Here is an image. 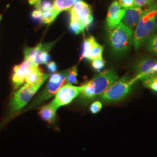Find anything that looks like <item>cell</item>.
Wrapping results in <instances>:
<instances>
[{"mask_svg": "<svg viewBox=\"0 0 157 157\" xmlns=\"http://www.w3.org/2000/svg\"><path fill=\"white\" fill-rule=\"evenodd\" d=\"M72 15L83 23L87 29L93 22V16L91 6L83 0H78L70 10Z\"/></svg>", "mask_w": 157, "mask_h": 157, "instance_id": "ba28073f", "label": "cell"}, {"mask_svg": "<svg viewBox=\"0 0 157 157\" xmlns=\"http://www.w3.org/2000/svg\"><path fill=\"white\" fill-rule=\"evenodd\" d=\"M133 30L122 22L113 30H108V41L112 54L119 56L126 54L133 44Z\"/></svg>", "mask_w": 157, "mask_h": 157, "instance_id": "7a4b0ae2", "label": "cell"}, {"mask_svg": "<svg viewBox=\"0 0 157 157\" xmlns=\"http://www.w3.org/2000/svg\"><path fill=\"white\" fill-rule=\"evenodd\" d=\"M59 14L52 8L50 10L47 11H43L42 15V22L45 24H48L54 21L57 16Z\"/></svg>", "mask_w": 157, "mask_h": 157, "instance_id": "ac0fdd59", "label": "cell"}, {"mask_svg": "<svg viewBox=\"0 0 157 157\" xmlns=\"http://www.w3.org/2000/svg\"><path fill=\"white\" fill-rule=\"evenodd\" d=\"M118 3L124 9L135 7L134 0H118Z\"/></svg>", "mask_w": 157, "mask_h": 157, "instance_id": "603a6c76", "label": "cell"}, {"mask_svg": "<svg viewBox=\"0 0 157 157\" xmlns=\"http://www.w3.org/2000/svg\"><path fill=\"white\" fill-rule=\"evenodd\" d=\"M49 76L50 74L44 73L39 66H35L26 76L25 82L31 84L44 83Z\"/></svg>", "mask_w": 157, "mask_h": 157, "instance_id": "4fadbf2b", "label": "cell"}, {"mask_svg": "<svg viewBox=\"0 0 157 157\" xmlns=\"http://www.w3.org/2000/svg\"><path fill=\"white\" fill-rule=\"evenodd\" d=\"M102 107V105L101 101H95L93 102L90 105V112L93 114H96L101 111Z\"/></svg>", "mask_w": 157, "mask_h": 157, "instance_id": "44dd1931", "label": "cell"}, {"mask_svg": "<svg viewBox=\"0 0 157 157\" xmlns=\"http://www.w3.org/2000/svg\"><path fill=\"white\" fill-rule=\"evenodd\" d=\"M137 79L124 76L111 84L107 90L98 97L104 103H112L122 101L131 93L133 86Z\"/></svg>", "mask_w": 157, "mask_h": 157, "instance_id": "277c9868", "label": "cell"}, {"mask_svg": "<svg viewBox=\"0 0 157 157\" xmlns=\"http://www.w3.org/2000/svg\"><path fill=\"white\" fill-rule=\"evenodd\" d=\"M121 8L118 1H113L109 6L106 18V25L108 30H113L121 22L124 14V9Z\"/></svg>", "mask_w": 157, "mask_h": 157, "instance_id": "8fae6325", "label": "cell"}, {"mask_svg": "<svg viewBox=\"0 0 157 157\" xmlns=\"http://www.w3.org/2000/svg\"><path fill=\"white\" fill-rule=\"evenodd\" d=\"M91 66L97 72H100L102 70L105 65V61L101 58H97L91 61Z\"/></svg>", "mask_w": 157, "mask_h": 157, "instance_id": "ffe728a7", "label": "cell"}, {"mask_svg": "<svg viewBox=\"0 0 157 157\" xmlns=\"http://www.w3.org/2000/svg\"><path fill=\"white\" fill-rule=\"evenodd\" d=\"M157 13V0H155L148 9L144 10V13L136 27L133 40L135 50H138L154 34V18Z\"/></svg>", "mask_w": 157, "mask_h": 157, "instance_id": "3957f363", "label": "cell"}, {"mask_svg": "<svg viewBox=\"0 0 157 157\" xmlns=\"http://www.w3.org/2000/svg\"><path fill=\"white\" fill-rule=\"evenodd\" d=\"M1 19V16H0V19Z\"/></svg>", "mask_w": 157, "mask_h": 157, "instance_id": "f1b7e54d", "label": "cell"}, {"mask_svg": "<svg viewBox=\"0 0 157 157\" xmlns=\"http://www.w3.org/2000/svg\"><path fill=\"white\" fill-rule=\"evenodd\" d=\"M82 86H75L72 84H65L58 90L55 98L50 102L51 105L56 110L59 107L67 105L80 94Z\"/></svg>", "mask_w": 157, "mask_h": 157, "instance_id": "8992f818", "label": "cell"}, {"mask_svg": "<svg viewBox=\"0 0 157 157\" xmlns=\"http://www.w3.org/2000/svg\"><path fill=\"white\" fill-rule=\"evenodd\" d=\"M78 0H54L53 8L59 14L61 12L70 10Z\"/></svg>", "mask_w": 157, "mask_h": 157, "instance_id": "9a60e30c", "label": "cell"}, {"mask_svg": "<svg viewBox=\"0 0 157 157\" xmlns=\"http://www.w3.org/2000/svg\"><path fill=\"white\" fill-rule=\"evenodd\" d=\"M53 8V2L50 0H44L41 3L40 8L43 11H47L50 10Z\"/></svg>", "mask_w": 157, "mask_h": 157, "instance_id": "cb8c5ba5", "label": "cell"}, {"mask_svg": "<svg viewBox=\"0 0 157 157\" xmlns=\"http://www.w3.org/2000/svg\"><path fill=\"white\" fill-rule=\"evenodd\" d=\"M30 5L34 6L36 8H39L41 6V0H28Z\"/></svg>", "mask_w": 157, "mask_h": 157, "instance_id": "4316f807", "label": "cell"}, {"mask_svg": "<svg viewBox=\"0 0 157 157\" xmlns=\"http://www.w3.org/2000/svg\"><path fill=\"white\" fill-rule=\"evenodd\" d=\"M35 66L28 59H24L21 63L15 65L13 69L12 75V84L13 89H17L25 82V78Z\"/></svg>", "mask_w": 157, "mask_h": 157, "instance_id": "9c48e42d", "label": "cell"}, {"mask_svg": "<svg viewBox=\"0 0 157 157\" xmlns=\"http://www.w3.org/2000/svg\"><path fill=\"white\" fill-rule=\"evenodd\" d=\"M146 49L157 58V34H153L147 40Z\"/></svg>", "mask_w": 157, "mask_h": 157, "instance_id": "e0dca14e", "label": "cell"}, {"mask_svg": "<svg viewBox=\"0 0 157 157\" xmlns=\"http://www.w3.org/2000/svg\"><path fill=\"white\" fill-rule=\"evenodd\" d=\"M56 109L52 107L50 103L40 108L39 115L43 121L48 124H52L56 120Z\"/></svg>", "mask_w": 157, "mask_h": 157, "instance_id": "5bb4252c", "label": "cell"}, {"mask_svg": "<svg viewBox=\"0 0 157 157\" xmlns=\"http://www.w3.org/2000/svg\"><path fill=\"white\" fill-rule=\"evenodd\" d=\"M67 73L68 69L51 75L49 81L44 89L36 96L27 109L38 106L44 101L50 99L52 97L56 95V92L65 83Z\"/></svg>", "mask_w": 157, "mask_h": 157, "instance_id": "5b68a950", "label": "cell"}, {"mask_svg": "<svg viewBox=\"0 0 157 157\" xmlns=\"http://www.w3.org/2000/svg\"><path fill=\"white\" fill-rule=\"evenodd\" d=\"M157 33V13L154 18V34Z\"/></svg>", "mask_w": 157, "mask_h": 157, "instance_id": "83f0119b", "label": "cell"}, {"mask_svg": "<svg viewBox=\"0 0 157 157\" xmlns=\"http://www.w3.org/2000/svg\"><path fill=\"white\" fill-rule=\"evenodd\" d=\"M77 76H78V69L76 66H74L73 67L68 69V73H67L66 80L69 84H76L78 83Z\"/></svg>", "mask_w": 157, "mask_h": 157, "instance_id": "d6986e66", "label": "cell"}, {"mask_svg": "<svg viewBox=\"0 0 157 157\" xmlns=\"http://www.w3.org/2000/svg\"><path fill=\"white\" fill-rule=\"evenodd\" d=\"M82 53L80 60L83 58L93 61L97 58H102L104 48L98 44L94 37L89 36L85 39L82 46Z\"/></svg>", "mask_w": 157, "mask_h": 157, "instance_id": "30bf717a", "label": "cell"}, {"mask_svg": "<svg viewBox=\"0 0 157 157\" xmlns=\"http://www.w3.org/2000/svg\"><path fill=\"white\" fill-rule=\"evenodd\" d=\"M69 27L73 33L76 34L83 32L86 29V26L83 23L72 15H70Z\"/></svg>", "mask_w": 157, "mask_h": 157, "instance_id": "2e32d148", "label": "cell"}, {"mask_svg": "<svg viewBox=\"0 0 157 157\" xmlns=\"http://www.w3.org/2000/svg\"><path fill=\"white\" fill-rule=\"evenodd\" d=\"M47 67L48 71L51 73L56 72L57 70V65L55 62H48L47 63Z\"/></svg>", "mask_w": 157, "mask_h": 157, "instance_id": "484cf974", "label": "cell"}, {"mask_svg": "<svg viewBox=\"0 0 157 157\" xmlns=\"http://www.w3.org/2000/svg\"><path fill=\"white\" fill-rule=\"evenodd\" d=\"M117 73L114 70H106L97 73L95 76L82 86L80 100L85 105L98 98L118 79Z\"/></svg>", "mask_w": 157, "mask_h": 157, "instance_id": "6da1fadb", "label": "cell"}, {"mask_svg": "<svg viewBox=\"0 0 157 157\" xmlns=\"http://www.w3.org/2000/svg\"><path fill=\"white\" fill-rule=\"evenodd\" d=\"M42 15H43V11L41 9L39 8H36V10H34L33 12L32 13V17L36 21H41L42 19Z\"/></svg>", "mask_w": 157, "mask_h": 157, "instance_id": "d4e9b609", "label": "cell"}, {"mask_svg": "<svg viewBox=\"0 0 157 157\" xmlns=\"http://www.w3.org/2000/svg\"><path fill=\"white\" fill-rule=\"evenodd\" d=\"M144 10L139 7H133L124 9V14L121 22L129 28L135 29L139 22Z\"/></svg>", "mask_w": 157, "mask_h": 157, "instance_id": "7c38bea8", "label": "cell"}, {"mask_svg": "<svg viewBox=\"0 0 157 157\" xmlns=\"http://www.w3.org/2000/svg\"><path fill=\"white\" fill-rule=\"evenodd\" d=\"M134 70L137 80L157 75V60L150 56L144 57L136 62Z\"/></svg>", "mask_w": 157, "mask_h": 157, "instance_id": "52a82bcc", "label": "cell"}, {"mask_svg": "<svg viewBox=\"0 0 157 157\" xmlns=\"http://www.w3.org/2000/svg\"><path fill=\"white\" fill-rule=\"evenodd\" d=\"M155 1V0H134L135 7L141 8L143 6H150Z\"/></svg>", "mask_w": 157, "mask_h": 157, "instance_id": "7402d4cb", "label": "cell"}]
</instances>
